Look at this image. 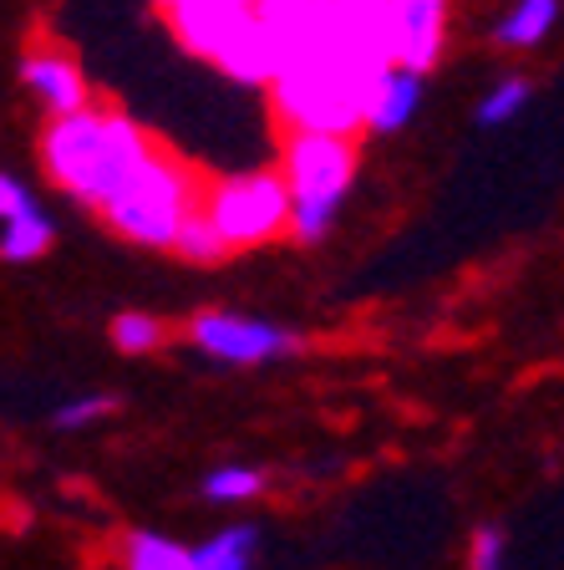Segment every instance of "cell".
I'll return each instance as SVG.
<instances>
[{"label":"cell","instance_id":"cell-10","mask_svg":"<svg viewBox=\"0 0 564 570\" xmlns=\"http://www.w3.org/2000/svg\"><path fill=\"white\" fill-rule=\"evenodd\" d=\"M259 550L255 524H229V530L209 534L204 546L188 550V570H249Z\"/></svg>","mask_w":564,"mask_h":570},{"label":"cell","instance_id":"cell-1","mask_svg":"<svg viewBox=\"0 0 564 570\" xmlns=\"http://www.w3.org/2000/svg\"><path fill=\"white\" fill-rule=\"evenodd\" d=\"M148 164H154V142L118 107H87L41 132V168L51 174V184H61L92 209L118 204Z\"/></svg>","mask_w":564,"mask_h":570},{"label":"cell","instance_id":"cell-4","mask_svg":"<svg viewBox=\"0 0 564 570\" xmlns=\"http://www.w3.org/2000/svg\"><path fill=\"white\" fill-rule=\"evenodd\" d=\"M204 214L214 219V229L224 235L229 249H249L275 239L280 229H290V189H285V174L275 168H249L214 184Z\"/></svg>","mask_w":564,"mask_h":570},{"label":"cell","instance_id":"cell-18","mask_svg":"<svg viewBox=\"0 0 564 570\" xmlns=\"http://www.w3.org/2000/svg\"><path fill=\"white\" fill-rule=\"evenodd\" d=\"M112 407H118V397H112V392H87V397L61 403L57 413H51V428H57V433H77V428H92L97 417H107Z\"/></svg>","mask_w":564,"mask_h":570},{"label":"cell","instance_id":"cell-7","mask_svg":"<svg viewBox=\"0 0 564 570\" xmlns=\"http://www.w3.org/2000/svg\"><path fill=\"white\" fill-rule=\"evenodd\" d=\"M21 82L36 92V102L57 118H77L87 112V77H82V61L71 57L67 47H31L21 57Z\"/></svg>","mask_w":564,"mask_h":570},{"label":"cell","instance_id":"cell-16","mask_svg":"<svg viewBox=\"0 0 564 570\" xmlns=\"http://www.w3.org/2000/svg\"><path fill=\"white\" fill-rule=\"evenodd\" d=\"M158 342H164V321L148 316V311H122V316L112 321V346H118V352L148 356Z\"/></svg>","mask_w":564,"mask_h":570},{"label":"cell","instance_id":"cell-2","mask_svg":"<svg viewBox=\"0 0 564 570\" xmlns=\"http://www.w3.org/2000/svg\"><path fill=\"white\" fill-rule=\"evenodd\" d=\"M352 178H356L352 138L290 132V142H285V189H290V235L300 245H316V239L330 235Z\"/></svg>","mask_w":564,"mask_h":570},{"label":"cell","instance_id":"cell-5","mask_svg":"<svg viewBox=\"0 0 564 570\" xmlns=\"http://www.w3.org/2000/svg\"><path fill=\"white\" fill-rule=\"evenodd\" d=\"M188 342L229 367H255V362L295 356L306 346L300 332H285V326H270L259 316H239V311H199L188 321Z\"/></svg>","mask_w":564,"mask_h":570},{"label":"cell","instance_id":"cell-12","mask_svg":"<svg viewBox=\"0 0 564 570\" xmlns=\"http://www.w3.org/2000/svg\"><path fill=\"white\" fill-rule=\"evenodd\" d=\"M122 570H188V546L158 530H132L122 540Z\"/></svg>","mask_w":564,"mask_h":570},{"label":"cell","instance_id":"cell-6","mask_svg":"<svg viewBox=\"0 0 564 570\" xmlns=\"http://www.w3.org/2000/svg\"><path fill=\"white\" fill-rule=\"evenodd\" d=\"M164 16H168V31L178 36V47L214 61V67L255 26V6H245V0H174Z\"/></svg>","mask_w":564,"mask_h":570},{"label":"cell","instance_id":"cell-14","mask_svg":"<svg viewBox=\"0 0 564 570\" xmlns=\"http://www.w3.org/2000/svg\"><path fill=\"white\" fill-rule=\"evenodd\" d=\"M259 489H265V474H259V469H245V463L214 469V474L204 479V499H209V504H245V499H255Z\"/></svg>","mask_w":564,"mask_h":570},{"label":"cell","instance_id":"cell-17","mask_svg":"<svg viewBox=\"0 0 564 570\" xmlns=\"http://www.w3.org/2000/svg\"><path fill=\"white\" fill-rule=\"evenodd\" d=\"M530 97H534V87L524 82V77H504V82H498L494 92H488V97L478 102V122H483V128H498V122L518 118Z\"/></svg>","mask_w":564,"mask_h":570},{"label":"cell","instance_id":"cell-9","mask_svg":"<svg viewBox=\"0 0 564 570\" xmlns=\"http://www.w3.org/2000/svg\"><path fill=\"white\" fill-rule=\"evenodd\" d=\"M423 107V77H412V71L392 67L372 92V107H366V128L372 132H402L412 122V112Z\"/></svg>","mask_w":564,"mask_h":570},{"label":"cell","instance_id":"cell-13","mask_svg":"<svg viewBox=\"0 0 564 570\" xmlns=\"http://www.w3.org/2000/svg\"><path fill=\"white\" fill-rule=\"evenodd\" d=\"M51 239H57V225H51L41 209H31V214H21L16 225L0 229V261L26 265V261H36V255H47Z\"/></svg>","mask_w":564,"mask_h":570},{"label":"cell","instance_id":"cell-11","mask_svg":"<svg viewBox=\"0 0 564 570\" xmlns=\"http://www.w3.org/2000/svg\"><path fill=\"white\" fill-rule=\"evenodd\" d=\"M554 21H560V6H554V0H518V6L504 11V21L494 26V41L504 51H530L554 31Z\"/></svg>","mask_w":564,"mask_h":570},{"label":"cell","instance_id":"cell-3","mask_svg":"<svg viewBox=\"0 0 564 570\" xmlns=\"http://www.w3.org/2000/svg\"><path fill=\"white\" fill-rule=\"evenodd\" d=\"M204 199H209V194L199 189V178L188 174L178 158L154 154V164L132 178V189L122 194L118 204H107L102 214H107V225L118 229L122 239H132V245L174 249L184 225L204 209Z\"/></svg>","mask_w":564,"mask_h":570},{"label":"cell","instance_id":"cell-19","mask_svg":"<svg viewBox=\"0 0 564 570\" xmlns=\"http://www.w3.org/2000/svg\"><path fill=\"white\" fill-rule=\"evenodd\" d=\"M504 530L498 524H478L473 530V546H468V570H504Z\"/></svg>","mask_w":564,"mask_h":570},{"label":"cell","instance_id":"cell-8","mask_svg":"<svg viewBox=\"0 0 564 570\" xmlns=\"http://www.w3.org/2000/svg\"><path fill=\"white\" fill-rule=\"evenodd\" d=\"M447 41V6L437 0H402L397 6V67L423 77Z\"/></svg>","mask_w":564,"mask_h":570},{"label":"cell","instance_id":"cell-20","mask_svg":"<svg viewBox=\"0 0 564 570\" xmlns=\"http://www.w3.org/2000/svg\"><path fill=\"white\" fill-rule=\"evenodd\" d=\"M31 209H36V194L26 189V178L0 174V229L16 225V219H21V214H31Z\"/></svg>","mask_w":564,"mask_h":570},{"label":"cell","instance_id":"cell-15","mask_svg":"<svg viewBox=\"0 0 564 570\" xmlns=\"http://www.w3.org/2000/svg\"><path fill=\"white\" fill-rule=\"evenodd\" d=\"M178 255H184V261H194V265H219L224 255H229V245H224V235L219 229H214V219L209 214H194V219H188L184 225V235H178Z\"/></svg>","mask_w":564,"mask_h":570}]
</instances>
